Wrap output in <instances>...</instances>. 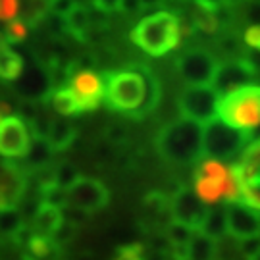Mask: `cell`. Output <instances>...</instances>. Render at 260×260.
I'll list each match as a JSON object with an SVG mask.
<instances>
[{"label": "cell", "instance_id": "cell-1", "mask_svg": "<svg viewBox=\"0 0 260 260\" xmlns=\"http://www.w3.org/2000/svg\"><path fill=\"white\" fill-rule=\"evenodd\" d=\"M154 147L160 158L174 166H191L203 156V125L177 118L158 131Z\"/></svg>", "mask_w": 260, "mask_h": 260}, {"label": "cell", "instance_id": "cell-2", "mask_svg": "<svg viewBox=\"0 0 260 260\" xmlns=\"http://www.w3.org/2000/svg\"><path fill=\"white\" fill-rule=\"evenodd\" d=\"M129 41L150 56H164L181 41V21L172 12H154L137 21Z\"/></svg>", "mask_w": 260, "mask_h": 260}, {"label": "cell", "instance_id": "cell-3", "mask_svg": "<svg viewBox=\"0 0 260 260\" xmlns=\"http://www.w3.org/2000/svg\"><path fill=\"white\" fill-rule=\"evenodd\" d=\"M104 101L108 108L133 118L147 99V83L137 64L129 70L104 72Z\"/></svg>", "mask_w": 260, "mask_h": 260}, {"label": "cell", "instance_id": "cell-4", "mask_svg": "<svg viewBox=\"0 0 260 260\" xmlns=\"http://www.w3.org/2000/svg\"><path fill=\"white\" fill-rule=\"evenodd\" d=\"M220 120L235 129L252 133L260 127V85H247L218 101Z\"/></svg>", "mask_w": 260, "mask_h": 260}, {"label": "cell", "instance_id": "cell-5", "mask_svg": "<svg viewBox=\"0 0 260 260\" xmlns=\"http://www.w3.org/2000/svg\"><path fill=\"white\" fill-rule=\"evenodd\" d=\"M252 133L225 125L222 120H212L203 125V156L210 160H233L249 147Z\"/></svg>", "mask_w": 260, "mask_h": 260}, {"label": "cell", "instance_id": "cell-6", "mask_svg": "<svg viewBox=\"0 0 260 260\" xmlns=\"http://www.w3.org/2000/svg\"><path fill=\"white\" fill-rule=\"evenodd\" d=\"M232 170L239 181L243 203L254 210H260V139L249 143Z\"/></svg>", "mask_w": 260, "mask_h": 260}, {"label": "cell", "instance_id": "cell-7", "mask_svg": "<svg viewBox=\"0 0 260 260\" xmlns=\"http://www.w3.org/2000/svg\"><path fill=\"white\" fill-rule=\"evenodd\" d=\"M218 66V58L205 48H189L176 60L177 74L187 87H210Z\"/></svg>", "mask_w": 260, "mask_h": 260}, {"label": "cell", "instance_id": "cell-8", "mask_svg": "<svg viewBox=\"0 0 260 260\" xmlns=\"http://www.w3.org/2000/svg\"><path fill=\"white\" fill-rule=\"evenodd\" d=\"M14 91L19 96V101L47 104L54 93V83L47 68L37 60H33L31 64H25L21 75L14 81Z\"/></svg>", "mask_w": 260, "mask_h": 260}, {"label": "cell", "instance_id": "cell-9", "mask_svg": "<svg viewBox=\"0 0 260 260\" xmlns=\"http://www.w3.org/2000/svg\"><path fill=\"white\" fill-rule=\"evenodd\" d=\"M210 212V206H206L193 189L181 185L174 191L170 197V216L172 222H177L181 225H187L189 230L199 233L205 225L206 218Z\"/></svg>", "mask_w": 260, "mask_h": 260}, {"label": "cell", "instance_id": "cell-10", "mask_svg": "<svg viewBox=\"0 0 260 260\" xmlns=\"http://www.w3.org/2000/svg\"><path fill=\"white\" fill-rule=\"evenodd\" d=\"M218 93L212 87H185L179 94V114L181 118L197 123H208L218 116Z\"/></svg>", "mask_w": 260, "mask_h": 260}, {"label": "cell", "instance_id": "cell-11", "mask_svg": "<svg viewBox=\"0 0 260 260\" xmlns=\"http://www.w3.org/2000/svg\"><path fill=\"white\" fill-rule=\"evenodd\" d=\"M66 199H68V206L91 216L93 212H99L108 206L110 191L101 179L81 176L66 191Z\"/></svg>", "mask_w": 260, "mask_h": 260}, {"label": "cell", "instance_id": "cell-12", "mask_svg": "<svg viewBox=\"0 0 260 260\" xmlns=\"http://www.w3.org/2000/svg\"><path fill=\"white\" fill-rule=\"evenodd\" d=\"M70 91L81 104L83 112L96 110L104 101V79L91 68H81L70 77Z\"/></svg>", "mask_w": 260, "mask_h": 260}, {"label": "cell", "instance_id": "cell-13", "mask_svg": "<svg viewBox=\"0 0 260 260\" xmlns=\"http://www.w3.org/2000/svg\"><path fill=\"white\" fill-rule=\"evenodd\" d=\"M223 210H225V230L232 237L243 241L260 235V214L254 208L247 206L243 201H235V203H225Z\"/></svg>", "mask_w": 260, "mask_h": 260}, {"label": "cell", "instance_id": "cell-14", "mask_svg": "<svg viewBox=\"0 0 260 260\" xmlns=\"http://www.w3.org/2000/svg\"><path fill=\"white\" fill-rule=\"evenodd\" d=\"M254 77H256V74L249 68V64L243 58H235V60L232 58V60L220 62L210 87L223 96V94L233 93L241 87L251 85V79H254Z\"/></svg>", "mask_w": 260, "mask_h": 260}, {"label": "cell", "instance_id": "cell-15", "mask_svg": "<svg viewBox=\"0 0 260 260\" xmlns=\"http://www.w3.org/2000/svg\"><path fill=\"white\" fill-rule=\"evenodd\" d=\"M27 189V172L12 162H0V210H14Z\"/></svg>", "mask_w": 260, "mask_h": 260}, {"label": "cell", "instance_id": "cell-16", "mask_svg": "<svg viewBox=\"0 0 260 260\" xmlns=\"http://www.w3.org/2000/svg\"><path fill=\"white\" fill-rule=\"evenodd\" d=\"M31 145V133L27 123L12 116L0 123V156L23 158Z\"/></svg>", "mask_w": 260, "mask_h": 260}, {"label": "cell", "instance_id": "cell-17", "mask_svg": "<svg viewBox=\"0 0 260 260\" xmlns=\"http://www.w3.org/2000/svg\"><path fill=\"white\" fill-rule=\"evenodd\" d=\"M64 223V214L60 208H56L47 203H39L35 216H33V223L31 230L37 235H45V237H52Z\"/></svg>", "mask_w": 260, "mask_h": 260}, {"label": "cell", "instance_id": "cell-18", "mask_svg": "<svg viewBox=\"0 0 260 260\" xmlns=\"http://www.w3.org/2000/svg\"><path fill=\"white\" fill-rule=\"evenodd\" d=\"M137 68H139L141 75L145 77V83H147V99H145L143 106L135 112V116H133L131 120H145V118H149L150 114L158 108L160 99H162V87H160V81H158L156 74L150 70L149 66L137 64Z\"/></svg>", "mask_w": 260, "mask_h": 260}, {"label": "cell", "instance_id": "cell-19", "mask_svg": "<svg viewBox=\"0 0 260 260\" xmlns=\"http://www.w3.org/2000/svg\"><path fill=\"white\" fill-rule=\"evenodd\" d=\"M77 137V125L66 118H54L48 129L47 141L52 152H64L74 145Z\"/></svg>", "mask_w": 260, "mask_h": 260}, {"label": "cell", "instance_id": "cell-20", "mask_svg": "<svg viewBox=\"0 0 260 260\" xmlns=\"http://www.w3.org/2000/svg\"><path fill=\"white\" fill-rule=\"evenodd\" d=\"M66 23V31L75 37L81 43H87L89 39V29H91V23H93V18H91V10L87 8V4H75L74 8L70 10V14L64 18Z\"/></svg>", "mask_w": 260, "mask_h": 260}, {"label": "cell", "instance_id": "cell-21", "mask_svg": "<svg viewBox=\"0 0 260 260\" xmlns=\"http://www.w3.org/2000/svg\"><path fill=\"white\" fill-rule=\"evenodd\" d=\"M23 68H25L23 58L8 47L4 35L0 33V79L2 81H16L23 72Z\"/></svg>", "mask_w": 260, "mask_h": 260}, {"label": "cell", "instance_id": "cell-22", "mask_svg": "<svg viewBox=\"0 0 260 260\" xmlns=\"http://www.w3.org/2000/svg\"><path fill=\"white\" fill-rule=\"evenodd\" d=\"M25 168L27 172H41L50 164L52 149L48 147V141L45 137H31V145L25 154ZM23 168V170H25Z\"/></svg>", "mask_w": 260, "mask_h": 260}, {"label": "cell", "instance_id": "cell-23", "mask_svg": "<svg viewBox=\"0 0 260 260\" xmlns=\"http://www.w3.org/2000/svg\"><path fill=\"white\" fill-rule=\"evenodd\" d=\"M218 6L220 2H208V0H201L195 4L193 10V23L199 31H205V33H216L220 23H218Z\"/></svg>", "mask_w": 260, "mask_h": 260}, {"label": "cell", "instance_id": "cell-24", "mask_svg": "<svg viewBox=\"0 0 260 260\" xmlns=\"http://www.w3.org/2000/svg\"><path fill=\"white\" fill-rule=\"evenodd\" d=\"M50 104H52L56 114H60L62 118H74V116L83 112L79 101L70 91V87H58L50 96Z\"/></svg>", "mask_w": 260, "mask_h": 260}, {"label": "cell", "instance_id": "cell-25", "mask_svg": "<svg viewBox=\"0 0 260 260\" xmlns=\"http://www.w3.org/2000/svg\"><path fill=\"white\" fill-rule=\"evenodd\" d=\"M19 12H21V21L27 27H39L50 14V6L47 0H27L25 4H19Z\"/></svg>", "mask_w": 260, "mask_h": 260}, {"label": "cell", "instance_id": "cell-26", "mask_svg": "<svg viewBox=\"0 0 260 260\" xmlns=\"http://www.w3.org/2000/svg\"><path fill=\"white\" fill-rule=\"evenodd\" d=\"M216 256V241L206 237L205 233H195L191 243L187 245V260H214Z\"/></svg>", "mask_w": 260, "mask_h": 260}, {"label": "cell", "instance_id": "cell-27", "mask_svg": "<svg viewBox=\"0 0 260 260\" xmlns=\"http://www.w3.org/2000/svg\"><path fill=\"white\" fill-rule=\"evenodd\" d=\"M27 256H31L33 260H50L52 256L58 254V247L54 245V241L50 237H45V235H37L33 233V237L29 239L27 243Z\"/></svg>", "mask_w": 260, "mask_h": 260}, {"label": "cell", "instance_id": "cell-28", "mask_svg": "<svg viewBox=\"0 0 260 260\" xmlns=\"http://www.w3.org/2000/svg\"><path fill=\"white\" fill-rule=\"evenodd\" d=\"M201 233H205L206 237H210L214 241H220L223 235L228 233V230H225V210H223V206H220V208H210L208 218H206Z\"/></svg>", "mask_w": 260, "mask_h": 260}, {"label": "cell", "instance_id": "cell-29", "mask_svg": "<svg viewBox=\"0 0 260 260\" xmlns=\"http://www.w3.org/2000/svg\"><path fill=\"white\" fill-rule=\"evenodd\" d=\"M79 177H81V174H79V170H77L74 164H70V162H60V164L52 170L50 181H52L56 187H60V189L68 191Z\"/></svg>", "mask_w": 260, "mask_h": 260}, {"label": "cell", "instance_id": "cell-30", "mask_svg": "<svg viewBox=\"0 0 260 260\" xmlns=\"http://www.w3.org/2000/svg\"><path fill=\"white\" fill-rule=\"evenodd\" d=\"M23 225H25L23 218L16 208L14 210H0V235L2 237H14Z\"/></svg>", "mask_w": 260, "mask_h": 260}, {"label": "cell", "instance_id": "cell-31", "mask_svg": "<svg viewBox=\"0 0 260 260\" xmlns=\"http://www.w3.org/2000/svg\"><path fill=\"white\" fill-rule=\"evenodd\" d=\"M164 235L168 237V241L172 243V247H187L191 243V239H193L195 232L189 230L187 225H181V223L177 222H170L166 225Z\"/></svg>", "mask_w": 260, "mask_h": 260}, {"label": "cell", "instance_id": "cell-32", "mask_svg": "<svg viewBox=\"0 0 260 260\" xmlns=\"http://www.w3.org/2000/svg\"><path fill=\"white\" fill-rule=\"evenodd\" d=\"M29 35V29L27 25L21 21V19H14V21H10L6 29H4V39H6V43H14V45H18V43H23Z\"/></svg>", "mask_w": 260, "mask_h": 260}, {"label": "cell", "instance_id": "cell-33", "mask_svg": "<svg viewBox=\"0 0 260 260\" xmlns=\"http://www.w3.org/2000/svg\"><path fill=\"white\" fill-rule=\"evenodd\" d=\"M112 260H145V245L141 243H129L116 249Z\"/></svg>", "mask_w": 260, "mask_h": 260}, {"label": "cell", "instance_id": "cell-34", "mask_svg": "<svg viewBox=\"0 0 260 260\" xmlns=\"http://www.w3.org/2000/svg\"><path fill=\"white\" fill-rule=\"evenodd\" d=\"M77 225H74V223H70V222H66L64 220V223H62V228L58 230V232L50 237L52 241H54V245L58 247V249H62L64 245H68V243H72L75 239V235H77Z\"/></svg>", "mask_w": 260, "mask_h": 260}, {"label": "cell", "instance_id": "cell-35", "mask_svg": "<svg viewBox=\"0 0 260 260\" xmlns=\"http://www.w3.org/2000/svg\"><path fill=\"white\" fill-rule=\"evenodd\" d=\"M104 139L108 141L110 145H120V143L127 139V129L120 123H110L104 129Z\"/></svg>", "mask_w": 260, "mask_h": 260}, {"label": "cell", "instance_id": "cell-36", "mask_svg": "<svg viewBox=\"0 0 260 260\" xmlns=\"http://www.w3.org/2000/svg\"><path fill=\"white\" fill-rule=\"evenodd\" d=\"M239 252H241L247 260H252L254 256H258L260 254V235H256V237H249V239H243V241L239 243Z\"/></svg>", "mask_w": 260, "mask_h": 260}, {"label": "cell", "instance_id": "cell-37", "mask_svg": "<svg viewBox=\"0 0 260 260\" xmlns=\"http://www.w3.org/2000/svg\"><path fill=\"white\" fill-rule=\"evenodd\" d=\"M19 14V2L16 0H0V21H14Z\"/></svg>", "mask_w": 260, "mask_h": 260}, {"label": "cell", "instance_id": "cell-38", "mask_svg": "<svg viewBox=\"0 0 260 260\" xmlns=\"http://www.w3.org/2000/svg\"><path fill=\"white\" fill-rule=\"evenodd\" d=\"M243 41H245V45H247L249 50H252V52H260V27L251 25V27L245 29Z\"/></svg>", "mask_w": 260, "mask_h": 260}, {"label": "cell", "instance_id": "cell-39", "mask_svg": "<svg viewBox=\"0 0 260 260\" xmlns=\"http://www.w3.org/2000/svg\"><path fill=\"white\" fill-rule=\"evenodd\" d=\"M75 4H77V2H72V0H54V2H48L50 14H54L58 18H66Z\"/></svg>", "mask_w": 260, "mask_h": 260}, {"label": "cell", "instance_id": "cell-40", "mask_svg": "<svg viewBox=\"0 0 260 260\" xmlns=\"http://www.w3.org/2000/svg\"><path fill=\"white\" fill-rule=\"evenodd\" d=\"M245 18L251 25L260 27V2H249L245 6Z\"/></svg>", "mask_w": 260, "mask_h": 260}, {"label": "cell", "instance_id": "cell-41", "mask_svg": "<svg viewBox=\"0 0 260 260\" xmlns=\"http://www.w3.org/2000/svg\"><path fill=\"white\" fill-rule=\"evenodd\" d=\"M12 116H14V108L8 103L0 101V123L4 120H8V118H12Z\"/></svg>", "mask_w": 260, "mask_h": 260}, {"label": "cell", "instance_id": "cell-42", "mask_svg": "<svg viewBox=\"0 0 260 260\" xmlns=\"http://www.w3.org/2000/svg\"><path fill=\"white\" fill-rule=\"evenodd\" d=\"M252 260H260V254H258V256H254V258H252Z\"/></svg>", "mask_w": 260, "mask_h": 260}, {"label": "cell", "instance_id": "cell-43", "mask_svg": "<svg viewBox=\"0 0 260 260\" xmlns=\"http://www.w3.org/2000/svg\"><path fill=\"white\" fill-rule=\"evenodd\" d=\"M54 260H62V258H54Z\"/></svg>", "mask_w": 260, "mask_h": 260}]
</instances>
